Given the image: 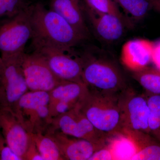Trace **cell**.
<instances>
[{"label":"cell","mask_w":160,"mask_h":160,"mask_svg":"<svg viewBox=\"0 0 160 160\" xmlns=\"http://www.w3.org/2000/svg\"><path fill=\"white\" fill-rule=\"evenodd\" d=\"M30 22L31 44H44L72 50L86 41L57 12L41 3L32 4Z\"/></svg>","instance_id":"6da1fadb"},{"label":"cell","mask_w":160,"mask_h":160,"mask_svg":"<svg viewBox=\"0 0 160 160\" xmlns=\"http://www.w3.org/2000/svg\"><path fill=\"white\" fill-rule=\"evenodd\" d=\"M82 79L87 87L97 91L119 94L126 88V79L117 63L96 48L79 53Z\"/></svg>","instance_id":"7a4b0ae2"},{"label":"cell","mask_w":160,"mask_h":160,"mask_svg":"<svg viewBox=\"0 0 160 160\" xmlns=\"http://www.w3.org/2000/svg\"><path fill=\"white\" fill-rule=\"evenodd\" d=\"M120 93H104L88 87L78 103L92 125L109 138L122 135Z\"/></svg>","instance_id":"3957f363"},{"label":"cell","mask_w":160,"mask_h":160,"mask_svg":"<svg viewBox=\"0 0 160 160\" xmlns=\"http://www.w3.org/2000/svg\"><path fill=\"white\" fill-rule=\"evenodd\" d=\"M49 92L28 91L20 99L14 112L29 133H46L52 118Z\"/></svg>","instance_id":"277c9868"},{"label":"cell","mask_w":160,"mask_h":160,"mask_svg":"<svg viewBox=\"0 0 160 160\" xmlns=\"http://www.w3.org/2000/svg\"><path fill=\"white\" fill-rule=\"evenodd\" d=\"M31 4L13 17L0 20V53L2 59L25 52L32 37L30 22Z\"/></svg>","instance_id":"5b68a950"},{"label":"cell","mask_w":160,"mask_h":160,"mask_svg":"<svg viewBox=\"0 0 160 160\" xmlns=\"http://www.w3.org/2000/svg\"><path fill=\"white\" fill-rule=\"evenodd\" d=\"M32 50L45 58L55 75L62 81L85 84L82 79V62L79 53L56 46L31 44Z\"/></svg>","instance_id":"8992f818"},{"label":"cell","mask_w":160,"mask_h":160,"mask_svg":"<svg viewBox=\"0 0 160 160\" xmlns=\"http://www.w3.org/2000/svg\"><path fill=\"white\" fill-rule=\"evenodd\" d=\"M23 53L2 58L0 63V109H9L14 112L19 100L29 91L21 67V58Z\"/></svg>","instance_id":"52a82bcc"},{"label":"cell","mask_w":160,"mask_h":160,"mask_svg":"<svg viewBox=\"0 0 160 160\" xmlns=\"http://www.w3.org/2000/svg\"><path fill=\"white\" fill-rule=\"evenodd\" d=\"M55 130L102 146H106L109 138L92 125L81 111L78 104L66 113L52 118L46 133Z\"/></svg>","instance_id":"ba28073f"},{"label":"cell","mask_w":160,"mask_h":160,"mask_svg":"<svg viewBox=\"0 0 160 160\" xmlns=\"http://www.w3.org/2000/svg\"><path fill=\"white\" fill-rule=\"evenodd\" d=\"M127 90L119 94L122 135L126 137L141 132L149 134V109L147 98Z\"/></svg>","instance_id":"9c48e42d"},{"label":"cell","mask_w":160,"mask_h":160,"mask_svg":"<svg viewBox=\"0 0 160 160\" xmlns=\"http://www.w3.org/2000/svg\"><path fill=\"white\" fill-rule=\"evenodd\" d=\"M21 64L30 91L49 92L62 82L52 71L45 58L37 52H24L21 58Z\"/></svg>","instance_id":"30bf717a"},{"label":"cell","mask_w":160,"mask_h":160,"mask_svg":"<svg viewBox=\"0 0 160 160\" xmlns=\"http://www.w3.org/2000/svg\"><path fill=\"white\" fill-rule=\"evenodd\" d=\"M85 13L88 25L98 39L106 44H112L121 39L126 27L132 23L126 18L111 13L96 12L85 3Z\"/></svg>","instance_id":"8fae6325"},{"label":"cell","mask_w":160,"mask_h":160,"mask_svg":"<svg viewBox=\"0 0 160 160\" xmlns=\"http://www.w3.org/2000/svg\"><path fill=\"white\" fill-rule=\"evenodd\" d=\"M0 131L12 151L24 160L31 137L13 111L0 109Z\"/></svg>","instance_id":"7c38bea8"},{"label":"cell","mask_w":160,"mask_h":160,"mask_svg":"<svg viewBox=\"0 0 160 160\" xmlns=\"http://www.w3.org/2000/svg\"><path fill=\"white\" fill-rule=\"evenodd\" d=\"M46 134L56 143L64 160H89L95 152L104 147L58 130Z\"/></svg>","instance_id":"4fadbf2b"},{"label":"cell","mask_w":160,"mask_h":160,"mask_svg":"<svg viewBox=\"0 0 160 160\" xmlns=\"http://www.w3.org/2000/svg\"><path fill=\"white\" fill-rule=\"evenodd\" d=\"M49 9L57 12L86 40L90 31L85 13L84 0H51Z\"/></svg>","instance_id":"5bb4252c"},{"label":"cell","mask_w":160,"mask_h":160,"mask_svg":"<svg viewBox=\"0 0 160 160\" xmlns=\"http://www.w3.org/2000/svg\"><path fill=\"white\" fill-rule=\"evenodd\" d=\"M154 43L143 39L129 40L121 49V62L132 72L145 68L152 61Z\"/></svg>","instance_id":"9a60e30c"},{"label":"cell","mask_w":160,"mask_h":160,"mask_svg":"<svg viewBox=\"0 0 160 160\" xmlns=\"http://www.w3.org/2000/svg\"><path fill=\"white\" fill-rule=\"evenodd\" d=\"M87 88L82 83L62 81L49 92V109L60 102L78 104Z\"/></svg>","instance_id":"2e32d148"},{"label":"cell","mask_w":160,"mask_h":160,"mask_svg":"<svg viewBox=\"0 0 160 160\" xmlns=\"http://www.w3.org/2000/svg\"><path fill=\"white\" fill-rule=\"evenodd\" d=\"M132 77L150 95H160V69L146 66L132 72Z\"/></svg>","instance_id":"e0dca14e"},{"label":"cell","mask_w":160,"mask_h":160,"mask_svg":"<svg viewBox=\"0 0 160 160\" xmlns=\"http://www.w3.org/2000/svg\"><path fill=\"white\" fill-rule=\"evenodd\" d=\"M126 14V18L132 21L139 22L144 18L151 8L147 0H113Z\"/></svg>","instance_id":"ac0fdd59"},{"label":"cell","mask_w":160,"mask_h":160,"mask_svg":"<svg viewBox=\"0 0 160 160\" xmlns=\"http://www.w3.org/2000/svg\"><path fill=\"white\" fill-rule=\"evenodd\" d=\"M43 160H64L54 140L48 134L30 133Z\"/></svg>","instance_id":"d6986e66"},{"label":"cell","mask_w":160,"mask_h":160,"mask_svg":"<svg viewBox=\"0 0 160 160\" xmlns=\"http://www.w3.org/2000/svg\"><path fill=\"white\" fill-rule=\"evenodd\" d=\"M147 100L149 109V134L160 142V95H150Z\"/></svg>","instance_id":"ffe728a7"},{"label":"cell","mask_w":160,"mask_h":160,"mask_svg":"<svg viewBox=\"0 0 160 160\" xmlns=\"http://www.w3.org/2000/svg\"><path fill=\"white\" fill-rule=\"evenodd\" d=\"M31 5L27 0H0V20L13 17Z\"/></svg>","instance_id":"44dd1931"},{"label":"cell","mask_w":160,"mask_h":160,"mask_svg":"<svg viewBox=\"0 0 160 160\" xmlns=\"http://www.w3.org/2000/svg\"><path fill=\"white\" fill-rule=\"evenodd\" d=\"M84 1L89 8L96 12L117 15L118 16L126 18L129 20L126 17L125 15L121 12L118 6L116 4L113 0H84Z\"/></svg>","instance_id":"7402d4cb"},{"label":"cell","mask_w":160,"mask_h":160,"mask_svg":"<svg viewBox=\"0 0 160 160\" xmlns=\"http://www.w3.org/2000/svg\"><path fill=\"white\" fill-rule=\"evenodd\" d=\"M129 160H160V142L154 141L135 151Z\"/></svg>","instance_id":"603a6c76"},{"label":"cell","mask_w":160,"mask_h":160,"mask_svg":"<svg viewBox=\"0 0 160 160\" xmlns=\"http://www.w3.org/2000/svg\"><path fill=\"white\" fill-rule=\"evenodd\" d=\"M118 140L113 141L111 145L105 146L95 152L89 160L118 159L116 155V147L118 143Z\"/></svg>","instance_id":"cb8c5ba5"},{"label":"cell","mask_w":160,"mask_h":160,"mask_svg":"<svg viewBox=\"0 0 160 160\" xmlns=\"http://www.w3.org/2000/svg\"><path fill=\"white\" fill-rule=\"evenodd\" d=\"M0 160H22L9 147L0 131Z\"/></svg>","instance_id":"d4e9b609"},{"label":"cell","mask_w":160,"mask_h":160,"mask_svg":"<svg viewBox=\"0 0 160 160\" xmlns=\"http://www.w3.org/2000/svg\"><path fill=\"white\" fill-rule=\"evenodd\" d=\"M24 160H43L37 147L31 138L29 147L24 156Z\"/></svg>","instance_id":"484cf974"},{"label":"cell","mask_w":160,"mask_h":160,"mask_svg":"<svg viewBox=\"0 0 160 160\" xmlns=\"http://www.w3.org/2000/svg\"><path fill=\"white\" fill-rule=\"evenodd\" d=\"M150 4L151 9L160 13V0H147Z\"/></svg>","instance_id":"4316f807"},{"label":"cell","mask_w":160,"mask_h":160,"mask_svg":"<svg viewBox=\"0 0 160 160\" xmlns=\"http://www.w3.org/2000/svg\"><path fill=\"white\" fill-rule=\"evenodd\" d=\"M2 58H1V56H0V63H2Z\"/></svg>","instance_id":"83f0119b"}]
</instances>
